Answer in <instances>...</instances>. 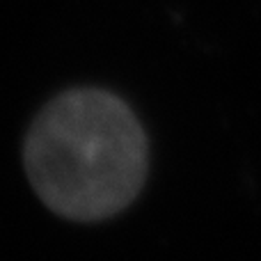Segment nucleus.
Segmentation results:
<instances>
[{
  "label": "nucleus",
  "instance_id": "nucleus-1",
  "mask_svg": "<svg viewBox=\"0 0 261 261\" xmlns=\"http://www.w3.org/2000/svg\"><path fill=\"white\" fill-rule=\"evenodd\" d=\"M23 165L53 213L101 222L126 211L140 195L149 142L124 99L99 87H76L39 110L23 142Z\"/></svg>",
  "mask_w": 261,
  "mask_h": 261
}]
</instances>
